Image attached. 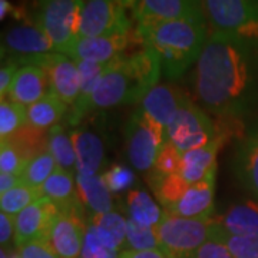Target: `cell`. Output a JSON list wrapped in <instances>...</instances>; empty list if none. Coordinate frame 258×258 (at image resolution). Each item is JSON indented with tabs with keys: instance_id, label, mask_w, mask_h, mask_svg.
<instances>
[{
	"instance_id": "1",
	"label": "cell",
	"mask_w": 258,
	"mask_h": 258,
	"mask_svg": "<svg viewBox=\"0 0 258 258\" xmlns=\"http://www.w3.org/2000/svg\"><path fill=\"white\" fill-rule=\"evenodd\" d=\"M200 103L220 118H238L258 102V45L211 32L194 72Z\"/></svg>"
},
{
	"instance_id": "2",
	"label": "cell",
	"mask_w": 258,
	"mask_h": 258,
	"mask_svg": "<svg viewBox=\"0 0 258 258\" xmlns=\"http://www.w3.org/2000/svg\"><path fill=\"white\" fill-rule=\"evenodd\" d=\"M161 74V59L154 50L147 47L132 55H122L112 60L92 95L83 103L72 105L68 116L69 125L75 128L88 113L93 111L137 102L141 103L145 95L157 86Z\"/></svg>"
},
{
	"instance_id": "3",
	"label": "cell",
	"mask_w": 258,
	"mask_h": 258,
	"mask_svg": "<svg viewBox=\"0 0 258 258\" xmlns=\"http://www.w3.org/2000/svg\"><path fill=\"white\" fill-rule=\"evenodd\" d=\"M207 39V20L141 23L132 32L134 42L157 53L168 79H178L198 62Z\"/></svg>"
},
{
	"instance_id": "4",
	"label": "cell",
	"mask_w": 258,
	"mask_h": 258,
	"mask_svg": "<svg viewBox=\"0 0 258 258\" xmlns=\"http://www.w3.org/2000/svg\"><path fill=\"white\" fill-rule=\"evenodd\" d=\"M85 0H36L33 20L57 53L68 55L79 37Z\"/></svg>"
},
{
	"instance_id": "5",
	"label": "cell",
	"mask_w": 258,
	"mask_h": 258,
	"mask_svg": "<svg viewBox=\"0 0 258 258\" xmlns=\"http://www.w3.org/2000/svg\"><path fill=\"white\" fill-rule=\"evenodd\" d=\"M212 32L258 45V0H203Z\"/></svg>"
},
{
	"instance_id": "6",
	"label": "cell",
	"mask_w": 258,
	"mask_h": 258,
	"mask_svg": "<svg viewBox=\"0 0 258 258\" xmlns=\"http://www.w3.org/2000/svg\"><path fill=\"white\" fill-rule=\"evenodd\" d=\"M214 227V217L198 220L178 217L165 211L155 231L161 251L166 257L191 258L204 242L211 238Z\"/></svg>"
},
{
	"instance_id": "7",
	"label": "cell",
	"mask_w": 258,
	"mask_h": 258,
	"mask_svg": "<svg viewBox=\"0 0 258 258\" xmlns=\"http://www.w3.org/2000/svg\"><path fill=\"white\" fill-rule=\"evenodd\" d=\"M139 0H85L79 37L131 33Z\"/></svg>"
},
{
	"instance_id": "8",
	"label": "cell",
	"mask_w": 258,
	"mask_h": 258,
	"mask_svg": "<svg viewBox=\"0 0 258 258\" xmlns=\"http://www.w3.org/2000/svg\"><path fill=\"white\" fill-rule=\"evenodd\" d=\"M165 128L142 108L132 113L126 125L129 162L141 172H149L165 144Z\"/></svg>"
},
{
	"instance_id": "9",
	"label": "cell",
	"mask_w": 258,
	"mask_h": 258,
	"mask_svg": "<svg viewBox=\"0 0 258 258\" xmlns=\"http://www.w3.org/2000/svg\"><path fill=\"white\" fill-rule=\"evenodd\" d=\"M165 139L182 154L215 139V125L205 112L186 98L165 128Z\"/></svg>"
},
{
	"instance_id": "10",
	"label": "cell",
	"mask_w": 258,
	"mask_h": 258,
	"mask_svg": "<svg viewBox=\"0 0 258 258\" xmlns=\"http://www.w3.org/2000/svg\"><path fill=\"white\" fill-rule=\"evenodd\" d=\"M52 52H55L52 42L35 20L26 19L3 32L2 56L6 60H15L22 66L30 57Z\"/></svg>"
},
{
	"instance_id": "11",
	"label": "cell",
	"mask_w": 258,
	"mask_h": 258,
	"mask_svg": "<svg viewBox=\"0 0 258 258\" xmlns=\"http://www.w3.org/2000/svg\"><path fill=\"white\" fill-rule=\"evenodd\" d=\"M37 64L46 71L50 92L57 95L66 105H74L81 93V78L78 64L69 56L52 52L25 60L23 64Z\"/></svg>"
},
{
	"instance_id": "12",
	"label": "cell",
	"mask_w": 258,
	"mask_h": 258,
	"mask_svg": "<svg viewBox=\"0 0 258 258\" xmlns=\"http://www.w3.org/2000/svg\"><path fill=\"white\" fill-rule=\"evenodd\" d=\"M88 218L83 212L59 211L47 231L46 241L59 258H81Z\"/></svg>"
},
{
	"instance_id": "13",
	"label": "cell",
	"mask_w": 258,
	"mask_h": 258,
	"mask_svg": "<svg viewBox=\"0 0 258 258\" xmlns=\"http://www.w3.org/2000/svg\"><path fill=\"white\" fill-rule=\"evenodd\" d=\"M134 19L137 25L165 20H207L203 0H139Z\"/></svg>"
},
{
	"instance_id": "14",
	"label": "cell",
	"mask_w": 258,
	"mask_h": 258,
	"mask_svg": "<svg viewBox=\"0 0 258 258\" xmlns=\"http://www.w3.org/2000/svg\"><path fill=\"white\" fill-rule=\"evenodd\" d=\"M59 208L46 198H40L15 215V247L28 241L46 240L50 224Z\"/></svg>"
},
{
	"instance_id": "15",
	"label": "cell",
	"mask_w": 258,
	"mask_h": 258,
	"mask_svg": "<svg viewBox=\"0 0 258 258\" xmlns=\"http://www.w3.org/2000/svg\"><path fill=\"white\" fill-rule=\"evenodd\" d=\"M132 40L131 33H112L102 36L78 37L69 56L74 60H88L96 63H109L118 59L128 49Z\"/></svg>"
},
{
	"instance_id": "16",
	"label": "cell",
	"mask_w": 258,
	"mask_h": 258,
	"mask_svg": "<svg viewBox=\"0 0 258 258\" xmlns=\"http://www.w3.org/2000/svg\"><path fill=\"white\" fill-rule=\"evenodd\" d=\"M215 176L217 172H212L211 175L204 178L203 181L189 184L184 195L165 211L185 218H198V220L212 218Z\"/></svg>"
},
{
	"instance_id": "17",
	"label": "cell",
	"mask_w": 258,
	"mask_h": 258,
	"mask_svg": "<svg viewBox=\"0 0 258 258\" xmlns=\"http://www.w3.org/2000/svg\"><path fill=\"white\" fill-rule=\"evenodd\" d=\"M50 92L46 71L37 64H23L13 78L8 91V99L29 108Z\"/></svg>"
},
{
	"instance_id": "18",
	"label": "cell",
	"mask_w": 258,
	"mask_h": 258,
	"mask_svg": "<svg viewBox=\"0 0 258 258\" xmlns=\"http://www.w3.org/2000/svg\"><path fill=\"white\" fill-rule=\"evenodd\" d=\"M76 154V175H99L103 161L105 148L101 137L86 128H74L71 131Z\"/></svg>"
},
{
	"instance_id": "19",
	"label": "cell",
	"mask_w": 258,
	"mask_h": 258,
	"mask_svg": "<svg viewBox=\"0 0 258 258\" xmlns=\"http://www.w3.org/2000/svg\"><path fill=\"white\" fill-rule=\"evenodd\" d=\"M186 98L188 96L175 85L158 83L145 95L139 108H142L151 118L166 128Z\"/></svg>"
},
{
	"instance_id": "20",
	"label": "cell",
	"mask_w": 258,
	"mask_h": 258,
	"mask_svg": "<svg viewBox=\"0 0 258 258\" xmlns=\"http://www.w3.org/2000/svg\"><path fill=\"white\" fill-rule=\"evenodd\" d=\"M40 189L42 197L55 204L59 211L85 214L86 208L83 207L78 192L76 175H74V172H69L57 166L53 175L47 179Z\"/></svg>"
},
{
	"instance_id": "21",
	"label": "cell",
	"mask_w": 258,
	"mask_h": 258,
	"mask_svg": "<svg viewBox=\"0 0 258 258\" xmlns=\"http://www.w3.org/2000/svg\"><path fill=\"white\" fill-rule=\"evenodd\" d=\"M214 221L222 231L232 235L258 237V200L234 204Z\"/></svg>"
},
{
	"instance_id": "22",
	"label": "cell",
	"mask_w": 258,
	"mask_h": 258,
	"mask_svg": "<svg viewBox=\"0 0 258 258\" xmlns=\"http://www.w3.org/2000/svg\"><path fill=\"white\" fill-rule=\"evenodd\" d=\"M221 145V141L215 138L205 147L185 152L182 155L181 175L188 184L200 182L212 172H217V154Z\"/></svg>"
},
{
	"instance_id": "23",
	"label": "cell",
	"mask_w": 258,
	"mask_h": 258,
	"mask_svg": "<svg viewBox=\"0 0 258 258\" xmlns=\"http://www.w3.org/2000/svg\"><path fill=\"white\" fill-rule=\"evenodd\" d=\"M76 186L83 207L91 215L113 211L112 194L103 182L102 175H76Z\"/></svg>"
},
{
	"instance_id": "24",
	"label": "cell",
	"mask_w": 258,
	"mask_h": 258,
	"mask_svg": "<svg viewBox=\"0 0 258 258\" xmlns=\"http://www.w3.org/2000/svg\"><path fill=\"white\" fill-rule=\"evenodd\" d=\"M234 165L241 184L258 200V138L255 135L249 134L241 142Z\"/></svg>"
},
{
	"instance_id": "25",
	"label": "cell",
	"mask_w": 258,
	"mask_h": 258,
	"mask_svg": "<svg viewBox=\"0 0 258 258\" xmlns=\"http://www.w3.org/2000/svg\"><path fill=\"white\" fill-rule=\"evenodd\" d=\"M88 227L93 230L106 244L118 251H123L126 241L128 218L119 212H105L88 217Z\"/></svg>"
},
{
	"instance_id": "26",
	"label": "cell",
	"mask_w": 258,
	"mask_h": 258,
	"mask_svg": "<svg viewBox=\"0 0 258 258\" xmlns=\"http://www.w3.org/2000/svg\"><path fill=\"white\" fill-rule=\"evenodd\" d=\"M66 111L68 105L57 95L49 92L45 98L29 106L26 125L40 131H50L59 125Z\"/></svg>"
},
{
	"instance_id": "27",
	"label": "cell",
	"mask_w": 258,
	"mask_h": 258,
	"mask_svg": "<svg viewBox=\"0 0 258 258\" xmlns=\"http://www.w3.org/2000/svg\"><path fill=\"white\" fill-rule=\"evenodd\" d=\"M126 214L129 221L149 228H157L165 210H161V207L152 200V197H149V194L135 189L126 197Z\"/></svg>"
},
{
	"instance_id": "28",
	"label": "cell",
	"mask_w": 258,
	"mask_h": 258,
	"mask_svg": "<svg viewBox=\"0 0 258 258\" xmlns=\"http://www.w3.org/2000/svg\"><path fill=\"white\" fill-rule=\"evenodd\" d=\"M148 182L152 186V191L157 197L158 203L162 205L164 210L171 208L189 186L181 174L162 175L152 169L148 172Z\"/></svg>"
},
{
	"instance_id": "29",
	"label": "cell",
	"mask_w": 258,
	"mask_h": 258,
	"mask_svg": "<svg viewBox=\"0 0 258 258\" xmlns=\"http://www.w3.org/2000/svg\"><path fill=\"white\" fill-rule=\"evenodd\" d=\"M2 142H9L22 154V157L26 161L33 159L37 155L46 152L49 147V131H40V129L32 128L25 125L13 134L10 138Z\"/></svg>"
},
{
	"instance_id": "30",
	"label": "cell",
	"mask_w": 258,
	"mask_h": 258,
	"mask_svg": "<svg viewBox=\"0 0 258 258\" xmlns=\"http://www.w3.org/2000/svg\"><path fill=\"white\" fill-rule=\"evenodd\" d=\"M47 151L55 158L59 168L74 172L76 175V154H75L74 142L71 138V132H68L60 125L50 129Z\"/></svg>"
},
{
	"instance_id": "31",
	"label": "cell",
	"mask_w": 258,
	"mask_h": 258,
	"mask_svg": "<svg viewBox=\"0 0 258 258\" xmlns=\"http://www.w3.org/2000/svg\"><path fill=\"white\" fill-rule=\"evenodd\" d=\"M42 198V189L20 182L8 192L0 194V210L9 215H18L30 204Z\"/></svg>"
},
{
	"instance_id": "32",
	"label": "cell",
	"mask_w": 258,
	"mask_h": 258,
	"mask_svg": "<svg viewBox=\"0 0 258 258\" xmlns=\"http://www.w3.org/2000/svg\"><path fill=\"white\" fill-rule=\"evenodd\" d=\"M28 123V108L10 101L2 99L0 103V142L10 138L19 129Z\"/></svg>"
},
{
	"instance_id": "33",
	"label": "cell",
	"mask_w": 258,
	"mask_h": 258,
	"mask_svg": "<svg viewBox=\"0 0 258 258\" xmlns=\"http://www.w3.org/2000/svg\"><path fill=\"white\" fill-rule=\"evenodd\" d=\"M56 169H57V164L55 158L52 157L49 151H46L29 161L28 165L25 166L22 172V181L30 186L42 188L47 179L53 175Z\"/></svg>"
},
{
	"instance_id": "34",
	"label": "cell",
	"mask_w": 258,
	"mask_h": 258,
	"mask_svg": "<svg viewBox=\"0 0 258 258\" xmlns=\"http://www.w3.org/2000/svg\"><path fill=\"white\" fill-rule=\"evenodd\" d=\"M212 237L221 241L235 258H258V237L232 235L222 231L217 224L214 227Z\"/></svg>"
},
{
	"instance_id": "35",
	"label": "cell",
	"mask_w": 258,
	"mask_h": 258,
	"mask_svg": "<svg viewBox=\"0 0 258 258\" xmlns=\"http://www.w3.org/2000/svg\"><path fill=\"white\" fill-rule=\"evenodd\" d=\"M151 249L161 251V244L158 240L155 228L144 227L128 220L126 241L123 251H151Z\"/></svg>"
},
{
	"instance_id": "36",
	"label": "cell",
	"mask_w": 258,
	"mask_h": 258,
	"mask_svg": "<svg viewBox=\"0 0 258 258\" xmlns=\"http://www.w3.org/2000/svg\"><path fill=\"white\" fill-rule=\"evenodd\" d=\"M75 62L78 64L79 78H81V93L75 103H83L92 95L102 76L108 71L111 62L109 63H96V62H88V60H75Z\"/></svg>"
},
{
	"instance_id": "37",
	"label": "cell",
	"mask_w": 258,
	"mask_h": 258,
	"mask_svg": "<svg viewBox=\"0 0 258 258\" xmlns=\"http://www.w3.org/2000/svg\"><path fill=\"white\" fill-rule=\"evenodd\" d=\"M182 152L178 151L172 144L165 141L164 147L158 154L157 161L154 164L152 171L162 175H176L182 171Z\"/></svg>"
},
{
	"instance_id": "38",
	"label": "cell",
	"mask_w": 258,
	"mask_h": 258,
	"mask_svg": "<svg viewBox=\"0 0 258 258\" xmlns=\"http://www.w3.org/2000/svg\"><path fill=\"white\" fill-rule=\"evenodd\" d=\"M101 175L112 195L128 189L135 182V175L132 174V171L125 165H119V164L109 166Z\"/></svg>"
},
{
	"instance_id": "39",
	"label": "cell",
	"mask_w": 258,
	"mask_h": 258,
	"mask_svg": "<svg viewBox=\"0 0 258 258\" xmlns=\"http://www.w3.org/2000/svg\"><path fill=\"white\" fill-rule=\"evenodd\" d=\"M119 255L120 251L112 248L86 225L81 258H119Z\"/></svg>"
},
{
	"instance_id": "40",
	"label": "cell",
	"mask_w": 258,
	"mask_h": 258,
	"mask_svg": "<svg viewBox=\"0 0 258 258\" xmlns=\"http://www.w3.org/2000/svg\"><path fill=\"white\" fill-rule=\"evenodd\" d=\"M28 165V161L22 157L16 148L9 142H0V174L20 175Z\"/></svg>"
},
{
	"instance_id": "41",
	"label": "cell",
	"mask_w": 258,
	"mask_h": 258,
	"mask_svg": "<svg viewBox=\"0 0 258 258\" xmlns=\"http://www.w3.org/2000/svg\"><path fill=\"white\" fill-rule=\"evenodd\" d=\"M20 258H59L46 240L28 241L16 247Z\"/></svg>"
},
{
	"instance_id": "42",
	"label": "cell",
	"mask_w": 258,
	"mask_h": 258,
	"mask_svg": "<svg viewBox=\"0 0 258 258\" xmlns=\"http://www.w3.org/2000/svg\"><path fill=\"white\" fill-rule=\"evenodd\" d=\"M191 258H235L231 251L221 241L215 237H211L207 242H204L200 248L194 252V255Z\"/></svg>"
},
{
	"instance_id": "43",
	"label": "cell",
	"mask_w": 258,
	"mask_h": 258,
	"mask_svg": "<svg viewBox=\"0 0 258 258\" xmlns=\"http://www.w3.org/2000/svg\"><path fill=\"white\" fill-rule=\"evenodd\" d=\"M20 64L15 60H6V63L3 62L2 69H0V96L2 99H5V96L8 95L10 85L13 82V78L19 71Z\"/></svg>"
},
{
	"instance_id": "44",
	"label": "cell",
	"mask_w": 258,
	"mask_h": 258,
	"mask_svg": "<svg viewBox=\"0 0 258 258\" xmlns=\"http://www.w3.org/2000/svg\"><path fill=\"white\" fill-rule=\"evenodd\" d=\"M12 240L15 241V217L0 212V242L2 248H9Z\"/></svg>"
},
{
	"instance_id": "45",
	"label": "cell",
	"mask_w": 258,
	"mask_h": 258,
	"mask_svg": "<svg viewBox=\"0 0 258 258\" xmlns=\"http://www.w3.org/2000/svg\"><path fill=\"white\" fill-rule=\"evenodd\" d=\"M119 258H168L159 249L151 251H122Z\"/></svg>"
},
{
	"instance_id": "46",
	"label": "cell",
	"mask_w": 258,
	"mask_h": 258,
	"mask_svg": "<svg viewBox=\"0 0 258 258\" xmlns=\"http://www.w3.org/2000/svg\"><path fill=\"white\" fill-rule=\"evenodd\" d=\"M22 181L20 175H13V174H0V194H5L18 186Z\"/></svg>"
},
{
	"instance_id": "47",
	"label": "cell",
	"mask_w": 258,
	"mask_h": 258,
	"mask_svg": "<svg viewBox=\"0 0 258 258\" xmlns=\"http://www.w3.org/2000/svg\"><path fill=\"white\" fill-rule=\"evenodd\" d=\"M15 12V6L12 5L10 0H0V18L2 20L8 18V16H12Z\"/></svg>"
},
{
	"instance_id": "48",
	"label": "cell",
	"mask_w": 258,
	"mask_h": 258,
	"mask_svg": "<svg viewBox=\"0 0 258 258\" xmlns=\"http://www.w3.org/2000/svg\"><path fill=\"white\" fill-rule=\"evenodd\" d=\"M2 258H20L18 254V249L2 248Z\"/></svg>"
},
{
	"instance_id": "49",
	"label": "cell",
	"mask_w": 258,
	"mask_h": 258,
	"mask_svg": "<svg viewBox=\"0 0 258 258\" xmlns=\"http://www.w3.org/2000/svg\"><path fill=\"white\" fill-rule=\"evenodd\" d=\"M251 134H252V135H255V137H257V138H258V125H257V128L254 129V131H252Z\"/></svg>"
}]
</instances>
